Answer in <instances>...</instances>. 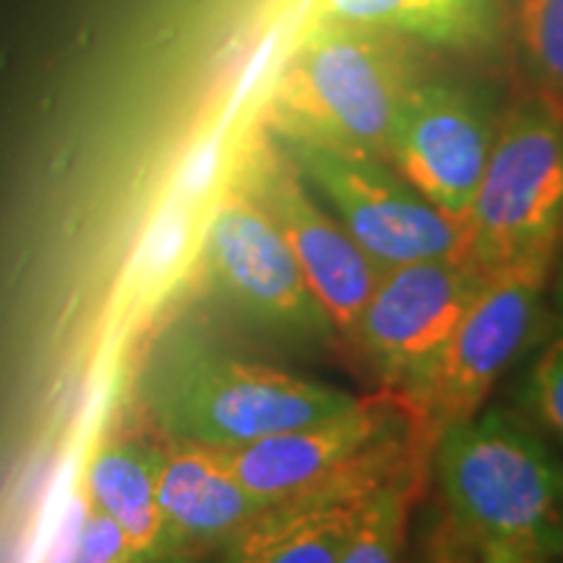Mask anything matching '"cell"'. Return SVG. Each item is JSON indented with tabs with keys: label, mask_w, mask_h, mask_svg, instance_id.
Here are the masks:
<instances>
[{
	"label": "cell",
	"mask_w": 563,
	"mask_h": 563,
	"mask_svg": "<svg viewBox=\"0 0 563 563\" xmlns=\"http://www.w3.org/2000/svg\"><path fill=\"white\" fill-rule=\"evenodd\" d=\"M431 467L449 519L477 548L563 553V460L522 418L490 407L446 428Z\"/></svg>",
	"instance_id": "obj_1"
},
{
	"label": "cell",
	"mask_w": 563,
	"mask_h": 563,
	"mask_svg": "<svg viewBox=\"0 0 563 563\" xmlns=\"http://www.w3.org/2000/svg\"><path fill=\"white\" fill-rule=\"evenodd\" d=\"M410 87L402 53L384 32L327 21L282 66L262 112L264 129L386 157Z\"/></svg>",
	"instance_id": "obj_2"
},
{
	"label": "cell",
	"mask_w": 563,
	"mask_h": 563,
	"mask_svg": "<svg viewBox=\"0 0 563 563\" xmlns=\"http://www.w3.org/2000/svg\"><path fill=\"white\" fill-rule=\"evenodd\" d=\"M224 452L243 488L264 506L327 490H373L431 467L405 397L384 386L329 418Z\"/></svg>",
	"instance_id": "obj_3"
},
{
	"label": "cell",
	"mask_w": 563,
	"mask_h": 563,
	"mask_svg": "<svg viewBox=\"0 0 563 563\" xmlns=\"http://www.w3.org/2000/svg\"><path fill=\"white\" fill-rule=\"evenodd\" d=\"M154 410L183 443L243 446L329 418L355 394L214 350H183L154 378Z\"/></svg>",
	"instance_id": "obj_4"
},
{
	"label": "cell",
	"mask_w": 563,
	"mask_h": 563,
	"mask_svg": "<svg viewBox=\"0 0 563 563\" xmlns=\"http://www.w3.org/2000/svg\"><path fill=\"white\" fill-rule=\"evenodd\" d=\"M467 253L485 272L548 262L563 241V102L534 91L493 139L464 217Z\"/></svg>",
	"instance_id": "obj_5"
},
{
	"label": "cell",
	"mask_w": 563,
	"mask_h": 563,
	"mask_svg": "<svg viewBox=\"0 0 563 563\" xmlns=\"http://www.w3.org/2000/svg\"><path fill=\"white\" fill-rule=\"evenodd\" d=\"M378 269L467 253L462 222L428 203L378 154L272 136Z\"/></svg>",
	"instance_id": "obj_6"
},
{
	"label": "cell",
	"mask_w": 563,
	"mask_h": 563,
	"mask_svg": "<svg viewBox=\"0 0 563 563\" xmlns=\"http://www.w3.org/2000/svg\"><path fill=\"white\" fill-rule=\"evenodd\" d=\"M551 266L527 262L490 272L473 306L456 323L431 376L418 391L405 397L428 462L439 435L483 410L493 386L532 340L543 313Z\"/></svg>",
	"instance_id": "obj_7"
},
{
	"label": "cell",
	"mask_w": 563,
	"mask_h": 563,
	"mask_svg": "<svg viewBox=\"0 0 563 563\" xmlns=\"http://www.w3.org/2000/svg\"><path fill=\"white\" fill-rule=\"evenodd\" d=\"M203 256L224 298L272 342L321 352L340 340L285 238L238 188L211 211Z\"/></svg>",
	"instance_id": "obj_8"
},
{
	"label": "cell",
	"mask_w": 563,
	"mask_h": 563,
	"mask_svg": "<svg viewBox=\"0 0 563 563\" xmlns=\"http://www.w3.org/2000/svg\"><path fill=\"white\" fill-rule=\"evenodd\" d=\"M488 274L470 253L382 272L350 344L373 365L384 389L410 397L426 384Z\"/></svg>",
	"instance_id": "obj_9"
},
{
	"label": "cell",
	"mask_w": 563,
	"mask_h": 563,
	"mask_svg": "<svg viewBox=\"0 0 563 563\" xmlns=\"http://www.w3.org/2000/svg\"><path fill=\"white\" fill-rule=\"evenodd\" d=\"M235 188L279 230L340 340L350 342L384 269L323 207L266 129L245 146Z\"/></svg>",
	"instance_id": "obj_10"
},
{
	"label": "cell",
	"mask_w": 563,
	"mask_h": 563,
	"mask_svg": "<svg viewBox=\"0 0 563 563\" xmlns=\"http://www.w3.org/2000/svg\"><path fill=\"white\" fill-rule=\"evenodd\" d=\"M496 129L467 89L412 84L394 118L386 159L449 220L467 217L488 165Z\"/></svg>",
	"instance_id": "obj_11"
},
{
	"label": "cell",
	"mask_w": 563,
	"mask_h": 563,
	"mask_svg": "<svg viewBox=\"0 0 563 563\" xmlns=\"http://www.w3.org/2000/svg\"><path fill=\"white\" fill-rule=\"evenodd\" d=\"M373 490H327L266 506L224 540L222 563H340Z\"/></svg>",
	"instance_id": "obj_12"
},
{
	"label": "cell",
	"mask_w": 563,
	"mask_h": 563,
	"mask_svg": "<svg viewBox=\"0 0 563 563\" xmlns=\"http://www.w3.org/2000/svg\"><path fill=\"white\" fill-rule=\"evenodd\" d=\"M157 498L165 530L191 540H228L266 509L232 473L224 446L180 443L157 462Z\"/></svg>",
	"instance_id": "obj_13"
},
{
	"label": "cell",
	"mask_w": 563,
	"mask_h": 563,
	"mask_svg": "<svg viewBox=\"0 0 563 563\" xmlns=\"http://www.w3.org/2000/svg\"><path fill=\"white\" fill-rule=\"evenodd\" d=\"M157 462L131 443H108L87 470V498L121 527L133 555L150 553L165 532Z\"/></svg>",
	"instance_id": "obj_14"
},
{
	"label": "cell",
	"mask_w": 563,
	"mask_h": 563,
	"mask_svg": "<svg viewBox=\"0 0 563 563\" xmlns=\"http://www.w3.org/2000/svg\"><path fill=\"white\" fill-rule=\"evenodd\" d=\"M327 16L384 34L467 47L488 37L490 0H323Z\"/></svg>",
	"instance_id": "obj_15"
},
{
	"label": "cell",
	"mask_w": 563,
	"mask_h": 563,
	"mask_svg": "<svg viewBox=\"0 0 563 563\" xmlns=\"http://www.w3.org/2000/svg\"><path fill=\"white\" fill-rule=\"evenodd\" d=\"M422 485V473H405L378 485L357 514L340 563H402L407 525Z\"/></svg>",
	"instance_id": "obj_16"
},
{
	"label": "cell",
	"mask_w": 563,
	"mask_h": 563,
	"mask_svg": "<svg viewBox=\"0 0 563 563\" xmlns=\"http://www.w3.org/2000/svg\"><path fill=\"white\" fill-rule=\"evenodd\" d=\"M133 553L121 527L84 498H74L53 534L45 563H131Z\"/></svg>",
	"instance_id": "obj_17"
},
{
	"label": "cell",
	"mask_w": 563,
	"mask_h": 563,
	"mask_svg": "<svg viewBox=\"0 0 563 563\" xmlns=\"http://www.w3.org/2000/svg\"><path fill=\"white\" fill-rule=\"evenodd\" d=\"M517 37L538 91L563 102V0H517Z\"/></svg>",
	"instance_id": "obj_18"
},
{
	"label": "cell",
	"mask_w": 563,
	"mask_h": 563,
	"mask_svg": "<svg viewBox=\"0 0 563 563\" xmlns=\"http://www.w3.org/2000/svg\"><path fill=\"white\" fill-rule=\"evenodd\" d=\"M191 241V214L183 199H175L159 211L154 220L150 235H146L144 249H141V277L146 282H157L175 269L183 253Z\"/></svg>",
	"instance_id": "obj_19"
},
{
	"label": "cell",
	"mask_w": 563,
	"mask_h": 563,
	"mask_svg": "<svg viewBox=\"0 0 563 563\" xmlns=\"http://www.w3.org/2000/svg\"><path fill=\"white\" fill-rule=\"evenodd\" d=\"M525 402L534 420L563 446V336L548 344L534 361Z\"/></svg>",
	"instance_id": "obj_20"
},
{
	"label": "cell",
	"mask_w": 563,
	"mask_h": 563,
	"mask_svg": "<svg viewBox=\"0 0 563 563\" xmlns=\"http://www.w3.org/2000/svg\"><path fill=\"white\" fill-rule=\"evenodd\" d=\"M412 563H475V545L456 530V525L443 511L428 527L426 540Z\"/></svg>",
	"instance_id": "obj_21"
},
{
	"label": "cell",
	"mask_w": 563,
	"mask_h": 563,
	"mask_svg": "<svg viewBox=\"0 0 563 563\" xmlns=\"http://www.w3.org/2000/svg\"><path fill=\"white\" fill-rule=\"evenodd\" d=\"M220 159H222L220 136H211L196 146L180 173L178 194L183 201H196L209 194L211 183L217 180V173H220Z\"/></svg>",
	"instance_id": "obj_22"
},
{
	"label": "cell",
	"mask_w": 563,
	"mask_h": 563,
	"mask_svg": "<svg viewBox=\"0 0 563 563\" xmlns=\"http://www.w3.org/2000/svg\"><path fill=\"white\" fill-rule=\"evenodd\" d=\"M279 47V30H272L266 37L262 40V45L256 47V53H253V58L249 60V68H245L243 79H241V87H238L235 97H232V108H238L245 97L251 95V89L256 87L258 79L264 76V70L269 68V63L274 58V51Z\"/></svg>",
	"instance_id": "obj_23"
},
{
	"label": "cell",
	"mask_w": 563,
	"mask_h": 563,
	"mask_svg": "<svg viewBox=\"0 0 563 563\" xmlns=\"http://www.w3.org/2000/svg\"><path fill=\"white\" fill-rule=\"evenodd\" d=\"M477 563H548L543 559H538V555H530L525 551H517V548H509V545H483L477 548Z\"/></svg>",
	"instance_id": "obj_24"
}]
</instances>
